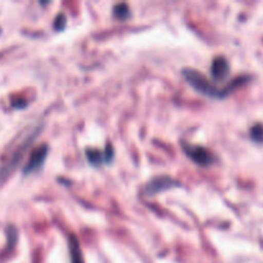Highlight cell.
<instances>
[{
    "instance_id": "3",
    "label": "cell",
    "mask_w": 263,
    "mask_h": 263,
    "mask_svg": "<svg viewBox=\"0 0 263 263\" xmlns=\"http://www.w3.org/2000/svg\"><path fill=\"white\" fill-rule=\"evenodd\" d=\"M180 186H181V182H179L177 180L172 179V177L170 176H159L152 179L151 181L145 185L144 193H145L146 195H149V197H154V195L159 194V193Z\"/></svg>"
},
{
    "instance_id": "2",
    "label": "cell",
    "mask_w": 263,
    "mask_h": 263,
    "mask_svg": "<svg viewBox=\"0 0 263 263\" xmlns=\"http://www.w3.org/2000/svg\"><path fill=\"white\" fill-rule=\"evenodd\" d=\"M182 151L185 152L187 157L192 159L194 163L199 164V166H204L208 167L211 164L215 163L216 157L215 154L211 153L207 148L200 145H194V144H187V143H182L181 144Z\"/></svg>"
},
{
    "instance_id": "8",
    "label": "cell",
    "mask_w": 263,
    "mask_h": 263,
    "mask_svg": "<svg viewBox=\"0 0 263 263\" xmlns=\"http://www.w3.org/2000/svg\"><path fill=\"white\" fill-rule=\"evenodd\" d=\"M69 251H71L72 263H84V258H82L79 241H77V239L74 238L73 235L69 238Z\"/></svg>"
},
{
    "instance_id": "7",
    "label": "cell",
    "mask_w": 263,
    "mask_h": 263,
    "mask_svg": "<svg viewBox=\"0 0 263 263\" xmlns=\"http://www.w3.org/2000/svg\"><path fill=\"white\" fill-rule=\"evenodd\" d=\"M211 73H212L215 84L225 80L230 73V64H229L228 59L223 58V57L215 58V61L212 62V66H211Z\"/></svg>"
},
{
    "instance_id": "1",
    "label": "cell",
    "mask_w": 263,
    "mask_h": 263,
    "mask_svg": "<svg viewBox=\"0 0 263 263\" xmlns=\"http://www.w3.org/2000/svg\"><path fill=\"white\" fill-rule=\"evenodd\" d=\"M181 72L182 76L186 79V81L189 82L198 92L205 95V97L215 98V99H223V98H226L229 94H231V91H233L238 85L243 84V81L247 80L246 77H240V79H236L235 81H233L226 87H218L217 85L213 84L212 81H210L207 77L203 76V74L200 73V72H198L197 69L184 68Z\"/></svg>"
},
{
    "instance_id": "11",
    "label": "cell",
    "mask_w": 263,
    "mask_h": 263,
    "mask_svg": "<svg viewBox=\"0 0 263 263\" xmlns=\"http://www.w3.org/2000/svg\"><path fill=\"white\" fill-rule=\"evenodd\" d=\"M66 25H67L66 15H64L63 13L57 15L55 21H54V28H55L57 31H63L64 27H66Z\"/></svg>"
},
{
    "instance_id": "10",
    "label": "cell",
    "mask_w": 263,
    "mask_h": 263,
    "mask_svg": "<svg viewBox=\"0 0 263 263\" xmlns=\"http://www.w3.org/2000/svg\"><path fill=\"white\" fill-rule=\"evenodd\" d=\"M252 140L258 144H263V123H257L251 128Z\"/></svg>"
},
{
    "instance_id": "9",
    "label": "cell",
    "mask_w": 263,
    "mask_h": 263,
    "mask_svg": "<svg viewBox=\"0 0 263 263\" xmlns=\"http://www.w3.org/2000/svg\"><path fill=\"white\" fill-rule=\"evenodd\" d=\"M113 14H115L116 18L123 21L126 20V18L130 17V9H128L127 4L121 3V4H117L115 8H113Z\"/></svg>"
},
{
    "instance_id": "4",
    "label": "cell",
    "mask_w": 263,
    "mask_h": 263,
    "mask_svg": "<svg viewBox=\"0 0 263 263\" xmlns=\"http://www.w3.org/2000/svg\"><path fill=\"white\" fill-rule=\"evenodd\" d=\"M85 156H86L87 162L91 166H100V164H110L113 158H115V151H113L112 144H108L105 146L104 151H99V149L94 148H86L85 151Z\"/></svg>"
},
{
    "instance_id": "5",
    "label": "cell",
    "mask_w": 263,
    "mask_h": 263,
    "mask_svg": "<svg viewBox=\"0 0 263 263\" xmlns=\"http://www.w3.org/2000/svg\"><path fill=\"white\" fill-rule=\"evenodd\" d=\"M48 145H40L37 146V148L33 149V151L31 152L27 163L23 167V175L27 176V175L33 174V172H37L39 170L43 167L44 162H45L46 157H48Z\"/></svg>"
},
{
    "instance_id": "6",
    "label": "cell",
    "mask_w": 263,
    "mask_h": 263,
    "mask_svg": "<svg viewBox=\"0 0 263 263\" xmlns=\"http://www.w3.org/2000/svg\"><path fill=\"white\" fill-rule=\"evenodd\" d=\"M35 136H36V133H33L32 135H31L30 138L26 139L25 143L21 144V145L17 148V151H15L14 153L12 154V157H10L9 161H8L7 163L4 164V167L0 170V177H2V179L7 177L8 175H9L10 172H12L13 170L17 167V164L20 163L21 161H22V158H23V156H25L26 151H27V148L30 146V144L32 143V140H33V138H35Z\"/></svg>"
}]
</instances>
